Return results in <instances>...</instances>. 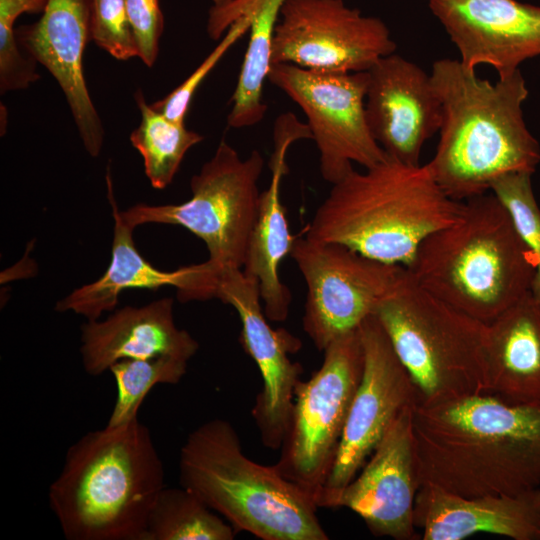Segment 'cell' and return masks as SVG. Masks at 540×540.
<instances>
[{"label":"cell","mask_w":540,"mask_h":540,"mask_svg":"<svg viewBox=\"0 0 540 540\" xmlns=\"http://www.w3.org/2000/svg\"><path fill=\"white\" fill-rule=\"evenodd\" d=\"M421 485L462 497L540 488V404L476 394L413 412Z\"/></svg>","instance_id":"obj_1"},{"label":"cell","mask_w":540,"mask_h":540,"mask_svg":"<svg viewBox=\"0 0 540 540\" xmlns=\"http://www.w3.org/2000/svg\"><path fill=\"white\" fill-rule=\"evenodd\" d=\"M430 76L442 123L427 165L450 198L465 201L485 194L510 172H535L540 145L524 121L529 91L520 70L491 83L460 60L445 58L433 63Z\"/></svg>","instance_id":"obj_2"},{"label":"cell","mask_w":540,"mask_h":540,"mask_svg":"<svg viewBox=\"0 0 540 540\" xmlns=\"http://www.w3.org/2000/svg\"><path fill=\"white\" fill-rule=\"evenodd\" d=\"M165 471L139 418L89 431L67 450L49 504L68 540H142Z\"/></svg>","instance_id":"obj_3"},{"label":"cell","mask_w":540,"mask_h":540,"mask_svg":"<svg viewBox=\"0 0 540 540\" xmlns=\"http://www.w3.org/2000/svg\"><path fill=\"white\" fill-rule=\"evenodd\" d=\"M462 209L463 201L441 189L427 164L408 165L387 156L332 184L305 236L407 268L420 244L455 222Z\"/></svg>","instance_id":"obj_4"},{"label":"cell","mask_w":540,"mask_h":540,"mask_svg":"<svg viewBox=\"0 0 540 540\" xmlns=\"http://www.w3.org/2000/svg\"><path fill=\"white\" fill-rule=\"evenodd\" d=\"M537 262L497 197L463 201L459 218L430 234L407 267L427 292L489 324L531 292Z\"/></svg>","instance_id":"obj_5"},{"label":"cell","mask_w":540,"mask_h":540,"mask_svg":"<svg viewBox=\"0 0 540 540\" xmlns=\"http://www.w3.org/2000/svg\"><path fill=\"white\" fill-rule=\"evenodd\" d=\"M179 483L236 532L262 540L329 538L313 499L274 465L250 460L226 420H209L188 435L179 454Z\"/></svg>","instance_id":"obj_6"},{"label":"cell","mask_w":540,"mask_h":540,"mask_svg":"<svg viewBox=\"0 0 540 540\" xmlns=\"http://www.w3.org/2000/svg\"><path fill=\"white\" fill-rule=\"evenodd\" d=\"M375 316L421 405L484 393L487 324L420 287L409 272Z\"/></svg>","instance_id":"obj_7"},{"label":"cell","mask_w":540,"mask_h":540,"mask_svg":"<svg viewBox=\"0 0 540 540\" xmlns=\"http://www.w3.org/2000/svg\"><path fill=\"white\" fill-rule=\"evenodd\" d=\"M264 158L258 150L245 159L222 139L210 160L190 181L192 196L180 204H137L120 212L133 228L147 223L182 226L206 245L207 262L219 271L242 269L257 221L258 180Z\"/></svg>","instance_id":"obj_8"},{"label":"cell","mask_w":540,"mask_h":540,"mask_svg":"<svg viewBox=\"0 0 540 540\" xmlns=\"http://www.w3.org/2000/svg\"><path fill=\"white\" fill-rule=\"evenodd\" d=\"M323 352L320 368L297 384L280 457L274 464L315 504L333 467L361 381L364 352L359 328L337 337Z\"/></svg>","instance_id":"obj_9"},{"label":"cell","mask_w":540,"mask_h":540,"mask_svg":"<svg viewBox=\"0 0 540 540\" xmlns=\"http://www.w3.org/2000/svg\"><path fill=\"white\" fill-rule=\"evenodd\" d=\"M289 255L307 288L303 329L319 351L375 315L408 275L404 266L306 236L295 237Z\"/></svg>","instance_id":"obj_10"},{"label":"cell","mask_w":540,"mask_h":540,"mask_svg":"<svg viewBox=\"0 0 540 540\" xmlns=\"http://www.w3.org/2000/svg\"><path fill=\"white\" fill-rule=\"evenodd\" d=\"M267 80L305 114L326 182L340 181L353 163L370 168L386 159L366 119L367 71L323 72L279 63L271 65Z\"/></svg>","instance_id":"obj_11"},{"label":"cell","mask_w":540,"mask_h":540,"mask_svg":"<svg viewBox=\"0 0 540 540\" xmlns=\"http://www.w3.org/2000/svg\"><path fill=\"white\" fill-rule=\"evenodd\" d=\"M364 352L361 381L353 398L333 467L316 500L337 507L354 479L400 412L420 404L418 391L375 315L359 326Z\"/></svg>","instance_id":"obj_12"},{"label":"cell","mask_w":540,"mask_h":540,"mask_svg":"<svg viewBox=\"0 0 540 540\" xmlns=\"http://www.w3.org/2000/svg\"><path fill=\"white\" fill-rule=\"evenodd\" d=\"M387 25L344 0H286L275 28L271 63L323 72H366L395 53Z\"/></svg>","instance_id":"obj_13"},{"label":"cell","mask_w":540,"mask_h":540,"mask_svg":"<svg viewBox=\"0 0 540 540\" xmlns=\"http://www.w3.org/2000/svg\"><path fill=\"white\" fill-rule=\"evenodd\" d=\"M213 298L231 305L240 317V342L257 364L263 381L252 407V417L263 445L271 450L280 449L303 370L299 363L290 360L289 354L297 352L302 343L287 330L269 325L258 282L242 269H220Z\"/></svg>","instance_id":"obj_14"},{"label":"cell","mask_w":540,"mask_h":540,"mask_svg":"<svg viewBox=\"0 0 540 540\" xmlns=\"http://www.w3.org/2000/svg\"><path fill=\"white\" fill-rule=\"evenodd\" d=\"M416 406L400 412L337 502V507L358 514L375 536L395 540L416 536L414 506L420 487L413 430Z\"/></svg>","instance_id":"obj_15"},{"label":"cell","mask_w":540,"mask_h":540,"mask_svg":"<svg viewBox=\"0 0 540 540\" xmlns=\"http://www.w3.org/2000/svg\"><path fill=\"white\" fill-rule=\"evenodd\" d=\"M365 113L370 131L387 156L419 165L425 142L439 132L442 105L431 76L392 53L368 71Z\"/></svg>","instance_id":"obj_16"},{"label":"cell","mask_w":540,"mask_h":540,"mask_svg":"<svg viewBox=\"0 0 540 540\" xmlns=\"http://www.w3.org/2000/svg\"><path fill=\"white\" fill-rule=\"evenodd\" d=\"M468 69L488 64L504 79L540 55V7L517 0H428Z\"/></svg>","instance_id":"obj_17"},{"label":"cell","mask_w":540,"mask_h":540,"mask_svg":"<svg viewBox=\"0 0 540 540\" xmlns=\"http://www.w3.org/2000/svg\"><path fill=\"white\" fill-rule=\"evenodd\" d=\"M21 40L31 58L58 82L86 151L97 157L104 129L83 73V55L90 40V0H47L42 17L24 30Z\"/></svg>","instance_id":"obj_18"},{"label":"cell","mask_w":540,"mask_h":540,"mask_svg":"<svg viewBox=\"0 0 540 540\" xmlns=\"http://www.w3.org/2000/svg\"><path fill=\"white\" fill-rule=\"evenodd\" d=\"M414 524L424 540H461L481 532L540 540V488L516 495L462 497L421 485Z\"/></svg>","instance_id":"obj_19"},{"label":"cell","mask_w":540,"mask_h":540,"mask_svg":"<svg viewBox=\"0 0 540 540\" xmlns=\"http://www.w3.org/2000/svg\"><path fill=\"white\" fill-rule=\"evenodd\" d=\"M198 348V342L176 326L171 298L142 307L127 306L105 320L81 326L80 353L84 370L91 376L123 359L167 355L189 361Z\"/></svg>","instance_id":"obj_20"},{"label":"cell","mask_w":540,"mask_h":540,"mask_svg":"<svg viewBox=\"0 0 540 540\" xmlns=\"http://www.w3.org/2000/svg\"><path fill=\"white\" fill-rule=\"evenodd\" d=\"M483 394L540 404V302L531 292L487 324Z\"/></svg>","instance_id":"obj_21"},{"label":"cell","mask_w":540,"mask_h":540,"mask_svg":"<svg viewBox=\"0 0 540 540\" xmlns=\"http://www.w3.org/2000/svg\"><path fill=\"white\" fill-rule=\"evenodd\" d=\"M294 141V137L286 133L274 136L271 182L261 192L258 217L242 268L248 277L258 282L264 313L272 322L287 319L292 299L290 290L279 276L280 263L290 254L295 239L290 233L286 210L281 202L280 184L288 172L286 154Z\"/></svg>","instance_id":"obj_22"},{"label":"cell","mask_w":540,"mask_h":540,"mask_svg":"<svg viewBox=\"0 0 540 540\" xmlns=\"http://www.w3.org/2000/svg\"><path fill=\"white\" fill-rule=\"evenodd\" d=\"M285 1L231 0L221 6L212 5L209 10L207 33L213 40L221 39L238 19H250L248 46L227 116L231 128L254 126L266 114L263 87L272 65L274 32Z\"/></svg>","instance_id":"obj_23"},{"label":"cell","mask_w":540,"mask_h":540,"mask_svg":"<svg viewBox=\"0 0 540 540\" xmlns=\"http://www.w3.org/2000/svg\"><path fill=\"white\" fill-rule=\"evenodd\" d=\"M108 200L114 219V235L111 261L105 273L96 281L83 285L62 300L55 310L73 311L87 318L98 320L105 311H111L118 303L119 295L127 289L157 290L163 286H174L181 291L188 284L194 270L193 265L174 271L155 268L136 249L133 231L121 217L113 194L110 173L106 175Z\"/></svg>","instance_id":"obj_24"},{"label":"cell","mask_w":540,"mask_h":540,"mask_svg":"<svg viewBox=\"0 0 540 540\" xmlns=\"http://www.w3.org/2000/svg\"><path fill=\"white\" fill-rule=\"evenodd\" d=\"M141 119L130 134V141L141 154L145 174L156 189L166 188L178 171L187 151L203 137L174 122L145 101L141 90L135 93Z\"/></svg>","instance_id":"obj_25"},{"label":"cell","mask_w":540,"mask_h":540,"mask_svg":"<svg viewBox=\"0 0 540 540\" xmlns=\"http://www.w3.org/2000/svg\"><path fill=\"white\" fill-rule=\"evenodd\" d=\"M235 533L194 493L165 486L150 509L142 540H232Z\"/></svg>","instance_id":"obj_26"},{"label":"cell","mask_w":540,"mask_h":540,"mask_svg":"<svg viewBox=\"0 0 540 540\" xmlns=\"http://www.w3.org/2000/svg\"><path fill=\"white\" fill-rule=\"evenodd\" d=\"M187 363L167 355L114 363L109 371L116 382L117 397L106 426L118 427L137 419L139 408L152 388L179 383L186 374Z\"/></svg>","instance_id":"obj_27"},{"label":"cell","mask_w":540,"mask_h":540,"mask_svg":"<svg viewBox=\"0 0 540 540\" xmlns=\"http://www.w3.org/2000/svg\"><path fill=\"white\" fill-rule=\"evenodd\" d=\"M529 172H510L497 178L490 191L505 207L519 237L532 251L537 268L531 293L540 302V208Z\"/></svg>","instance_id":"obj_28"},{"label":"cell","mask_w":540,"mask_h":540,"mask_svg":"<svg viewBox=\"0 0 540 540\" xmlns=\"http://www.w3.org/2000/svg\"><path fill=\"white\" fill-rule=\"evenodd\" d=\"M47 0H0V89L1 93L27 88L39 78L36 61L25 58L18 48L14 23L23 13L43 11Z\"/></svg>","instance_id":"obj_29"},{"label":"cell","mask_w":540,"mask_h":540,"mask_svg":"<svg viewBox=\"0 0 540 540\" xmlns=\"http://www.w3.org/2000/svg\"><path fill=\"white\" fill-rule=\"evenodd\" d=\"M90 40L118 60L138 57L125 0H90Z\"/></svg>","instance_id":"obj_30"},{"label":"cell","mask_w":540,"mask_h":540,"mask_svg":"<svg viewBox=\"0 0 540 540\" xmlns=\"http://www.w3.org/2000/svg\"><path fill=\"white\" fill-rule=\"evenodd\" d=\"M249 27L250 19L248 17H242L234 22L220 39L219 44L190 76L163 99L152 103V107L168 119L177 123H184L191 100L199 85L225 53L249 31Z\"/></svg>","instance_id":"obj_31"},{"label":"cell","mask_w":540,"mask_h":540,"mask_svg":"<svg viewBox=\"0 0 540 540\" xmlns=\"http://www.w3.org/2000/svg\"><path fill=\"white\" fill-rule=\"evenodd\" d=\"M128 17L138 47V57L153 66L159 51L164 20L159 0H125Z\"/></svg>","instance_id":"obj_32"},{"label":"cell","mask_w":540,"mask_h":540,"mask_svg":"<svg viewBox=\"0 0 540 540\" xmlns=\"http://www.w3.org/2000/svg\"><path fill=\"white\" fill-rule=\"evenodd\" d=\"M212 3H213V6H221V5H224L226 4L227 2L231 1V0H211Z\"/></svg>","instance_id":"obj_33"}]
</instances>
